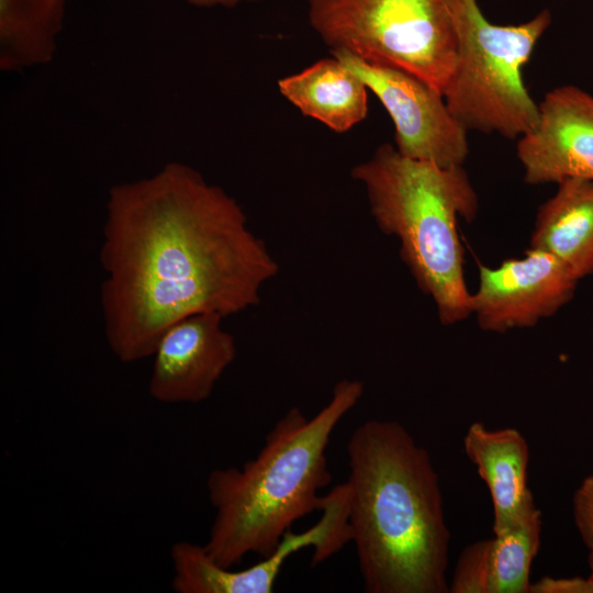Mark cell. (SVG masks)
<instances>
[{"label":"cell","instance_id":"1","mask_svg":"<svg viewBox=\"0 0 593 593\" xmlns=\"http://www.w3.org/2000/svg\"><path fill=\"white\" fill-rule=\"evenodd\" d=\"M99 261L104 335L124 363L152 357L183 317L256 306L279 272L240 204L179 161L110 188Z\"/></svg>","mask_w":593,"mask_h":593},{"label":"cell","instance_id":"2","mask_svg":"<svg viewBox=\"0 0 593 593\" xmlns=\"http://www.w3.org/2000/svg\"><path fill=\"white\" fill-rule=\"evenodd\" d=\"M349 524L368 593H446L450 533L428 451L399 422L368 419L347 444Z\"/></svg>","mask_w":593,"mask_h":593},{"label":"cell","instance_id":"3","mask_svg":"<svg viewBox=\"0 0 593 593\" xmlns=\"http://www.w3.org/2000/svg\"><path fill=\"white\" fill-rule=\"evenodd\" d=\"M363 390L360 380L338 381L313 417L291 407L253 459L209 473L214 517L203 547L216 563L233 568L249 553L266 558L296 521L321 510L320 491L332 481L326 457L331 436Z\"/></svg>","mask_w":593,"mask_h":593},{"label":"cell","instance_id":"4","mask_svg":"<svg viewBox=\"0 0 593 593\" xmlns=\"http://www.w3.org/2000/svg\"><path fill=\"white\" fill-rule=\"evenodd\" d=\"M350 175L363 187L379 230L399 240L403 262L433 300L440 323L468 318L472 293L463 275L458 221H473L479 203L463 166L413 159L385 143Z\"/></svg>","mask_w":593,"mask_h":593},{"label":"cell","instance_id":"5","mask_svg":"<svg viewBox=\"0 0 593 593\" xmlns=\"http://www.w3.org/2000/svg\"><path fill=\"white\" fill-rule=\"evenodd\" d=\"M457 33V65L445 101L467 131L519 138L538 120V104L522 77L551 23L549 10L514 25L489 21L477 0H446Z\"/></svg>","mask_w":593,"mask_h":593},{"label":"cell","instance_id":"6","mask_svg":"<svg viewBox=\"0 0 593 593\" xmlns=\"http://www.w3.org/2000/svg\"><path fill=\"white\" fill-rule=\"evenodd\" d=\"M307 16L331 53L410 72L444 96L458 53L446 0H309Z\"/></svg>","mask_w":593,"mask_h":593},{"label":"cell","instance_id":"7","mask_svg":"<svg viewBox=\"0 0 593 593\" xmlns=\"http://www.w3.org/2000/svg\"><path fill=\"white\" fill-rule=\"evenodd\" d=\"M321 518L309 529L284 534L275 550L259 562L232 570L216 563L203 545L178 541L171 546L172 589L178 593H271L287 560L313 548L312 564L324 562L351 542L348 486H334L324 495Z\"/></svg>","mask_w":593,"mask_h":593},{"label":"cell","instance_id":"8","mask_svg":"<svg viewBox=\"0 0 593 593\" xmlns=\"http://www.w3.org/2000/svg\"><path fill=\"white\" fill-rule=\"evenodd\" d=\"M332 55L380 100L393 122L394 146L400 154L443 167L463 166L469 154L468 131L439 91L410 72L346 52Z\"/></svg>","mask_w":593,"mask_h":593},{"label":"cell","instance_id":"9","mask_svg":"<svg viewBox=\"0 0 593 593\" xmlns=\"http://www.w3.org/2000/svg\"><path fill=\"white\" fill-rule=\"evenodd\" d=\"M579 281L555 256L529 248L496 268L480 265L471 315L485 332L533 327L570 302Z\"/></svg>","mask_w":593,"mask_h":593},{"label":"cell","instance_id":"10","mask_svg":"<svg viewBox=\"0 0 593 593\" xmlns=\"http://www.w3.org/2000/svg\"><path fill=\"white\" fill-rule=\"evenodd\" d=\"M517 139L526 183L593 180V96L574 85L550 90L538 103L536 125Z\"/></svg>","mask_w":593,"mask_h":593},{"label":"cell","instance_id":"11","mask_svg":"<svg viewBox=\"0 0 593 593\" xmlns=\"http://www.w3.org/2000/svg\"><path fill=\"white\" fill-rule=\"evenodd\" d=\"M216 313H198L169 326L159 338L148 382L161 403L195 404L209 399L236 358L234 336Z\"/></svg>","mask_w":593,"mask_h":593},{"label":"cell","instance_id":"12","mask_svg":"<svg viewBox=\"0 0 593 593\" xmlns=\"http://www.w3.org/2000/svg\"><path fill=\"white\" fill-rule=\"evenodd\" d=\"M463 450L489 489L494 535L515 527L538 510L527 485L528 444L517 429H489L474 422L463 437Z\"/></svg>","mask_w":593,"mask_h":593},{"label":"cell","instance_id":"13","mask_svg":"<svg viewBox=\"0 0 593 593\" xmlns=\"http://www.w3.org/2000/svg\"><path fill=\"white\" fill-rule=\"evenodd\" d=\"M557 186L537 212L529 248L555 256L581 280L593 273V180Z\"/></svg>","mask_w":593,"mask_h":593},{"label":"cell","instance_id":"14","mask_svg":"<svg viewBox=\"0 0 593 593\" xmlns=\"http://www.w3.org/2000/svg\"><path fill=\"white\" fill-rule=\"evenodd\" d=\"M278 88L302 114L336 133L349 131L368 114L369 89L333 55L280 79Z\"/></svg>","mask_w":593,"mask_h":593},{"label":"cell","instance_id":"15","mask_svg":"<svg viewBox=\"0 0 593 593\" xmlns=\"http://www.w3.org/2000/svg\"><path fill=\"white\" fill-rule=\"evenodd\" d=\"M67 0H0V67L21 71L47 64L57 48Z\"/></svg>","mask_w":593,"mask_h":593},{"label":"cell","instance_id":"16","mask_svg":"<svg viewBox=\"0 0 593 593\" xmlns=\"http://www.w3.org/2000/svg\"><path fill=\"white\" fill-rule=\"evenodd\" d=\"M541 512L486 539L489 593H529L530 566L540 546Z\"/></svg>","mask_w":593,"mask_h":593},{"label":"cell","instance_id":"17","mask_svg":"<svg viewBox=\"0 0 593 593\" xmlns=\"http://www.w3.org/2000/svg\"><path fill=\"white\" fill-rule=\"evenodd\" d=\"M451 593H489L486 539L470 544L461 552L449 583Z\"/></svg>","mask_w":593,"mask_h":593},{"label":"cell","instance_id":"18","mask_svg":"<svg viewBox=\"0 0 593 593\" xmlns=\"http://www.w3.org/2000/svg\"><path fill=\"white\" fill-rule=\"evenodd\" d=\"M573 516L583 542L593 551V474L582 481L573 495Z\"/></svg>","mask_w":593,"mask_h":593},{"label":"cell","instance_id":"19","mask_svg":"<svg viewBox=\"0 0 593 593\" xmlns=\"http://www.w3.org/2000/svg\"><path fill=\"white\" fill-rule=\"evenodd\" d=\"M529 593H593V580L590 577H544L532 583Z\"/></svg>","mask_w":593,"mask_h":593},{"label":"cell","instance_id":"20","mask_svg":"<svg viewBox=\"0 0 593 593\" xmlns=\"http://www.w3.org/2000/svg\"><path fill=\"white\" fill-rule=\"evenodd\" d=\"M189 5L194 8H214V7H224L233 8L243 2H258L265 0H184Z\"/></svg>","mask_w":593,"mask_h":593},{"label":"cell","instance_id":"21","mask_svg":"<svg viewBox=\"0 0 593 593\" xmlns=\"http://www.w3.org/2000/svg\"><path fill=\"white\" fill-rule=\"evenodd\" d=\"M589 567H590V578L593 580V551H590L589 555Z\"/></svg>","mask_w":593,"mask_h":593}]
</instances>
